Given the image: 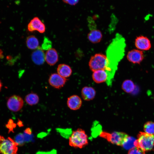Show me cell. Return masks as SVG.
Masks as SVG:
<instances>
[{
	"label": "cell",
	"instance_id": "cell-28",
	"mask_svg": "<svg viewBox=\"0 0 154 154\" xmlns=\"http://www.w3.org/2000/svg\"><path fill=\"white\" fill-rule=\"evenodd\" d=\"M65 3L71 5H75L79 2V0H62Z\"/></svg>",
	"mask_w": 154,
	"mask_h": 154
},
{
	"label": "cell",
	"instance_id": "cell-17",
	"mask_svg": "<svg viewBox=\"0 0 154 154\" xmlns=\"http://www.w3.org/2000/svg\"><path fill=\"white\" fill-rule=\"evenodd\" d=\"M57 70L58 74L65 78L69 77L72 73V70L70 67L68 65L65 64L59 65Z\"/></svg>",
	"mask_w": 154,
	"mask_h": 154
},
{
	"label": "cell",
	"instance_id": "cell-2",
	"mask_svg": "<svg viewBox=\"0 0 154 154\" xmlns=\"http://www.w3.org/2000/svg\"><path fill=\"white\" fill-rule=\"evenodd\" d=\"M135 147L145 151L152 150L154 147V135L140 131L134 143Z\"/></svg>",
	"mask_w": 154,
	"mask_h": 154
},
{
	"label": "cell",
	"instance_id": "cell-15",
	"mask_svg": "<svg viewBox=\"0 0 154 154\" xmlns=\"http://www.w3.org/2000/svg\"><path fill=\"white\" fill-rule=\"evenodd\" d=\"M93 72L92 77L93 80L95 82L100 83L106 82L107 75L105 70H99Z\"/></svg>",
	"mask_w": 154,
	"mask_h": 154
},
{
	"label": "cell",
	"instance_id": "cell-16",
	"mask_svg": "<svg viewBox=\"0 0 154 154\" xmlns=\"http://www.w3.org/2000/svg\"><path fill=\"white\" fill-rule=\"evenodd\" d=\"M96 94L95 89L91 87H85L83 88L81 91L82 98L86 101H89L93 99Z\"/></svg>",
	"mask_w": 154,
	"mask_h": 154
},
{
	"label": "cell",
	"instance_id": "cell-6",
	"mask_svg": "<svg viewBox=\"0 0 154 154\" xmlns=\"http://www.w3.org/2000/svg\"><path fill=\"white\" fill-rule=\"evenodd\" d=\"M107 58L105 55L96 54L92 56L89 61V65L92 71L99 70H105L107 64Z\"/></svg>",
	"mask_w": 154,
	"mask_h": 154
},
{
	"label": "cell",
	"instance_id": "cell-4",
	"mask_svg": "<svg viewBox=\"0 0 154 154\" xmlns=\"http://www.w3.org/2000/svg\"><path fill=\"white\" fill-rule=\"evenodd\" d=\"M100 136L112 144L122 146L129 136L123 132L115 131L110 133L104 131L100 133Z\"/></svg>",
	"mask_w": 154,
	"mask_h": 154
},
{
	"label": "cell",
	"instance_id": "cell-13",
	"mask_svg": "<svg viewBox=\"0 0 154 154\" xmlns=\"http://www.w3.org/2000/svg\"><path fill=\"white\" fill-rule=\"evenodd\" d=\"M45 60L49 65H54L58 60V55L56 50L51 48L47 51L45 56Z\"/></svg>",
	"mask_w": 154,
	"mask_h": 154
},
{
	"label": "cell",
	"instance_id": "cell-5",
	"mask_svg": "<svg viewBox=\"0 0 154 154\" xmlns=\"http://www.w3.org/2000/svg\"><path fill=\"white\" fill-rule=\"evenodd\" d=\"M18 144L10 137L5 139L3 137L0 141V153L17 154Z\"/></svg>",
	"mask_w": 154,
	"mask_h": 154
},
{
	"label": "cell",
	"instance_id": "cell-21",
	"mask_svg": "<svg viewBox=\"0 0 154 154\" xmlns=\"http://www.w3.org/2000/svg\"><path fill=\"white\" fill-rule=\"evenodd\" d=\"M135 88V85L132 81L130 80H125L122 85V89L125 92L128 93L131 92Z\"/></svg>",
	"mask_w": 154,
	"mask_h": 154
},
{
	"label": "cell",
	"instance_id": "cell-22",
	"mask_svg": "<svg viewBox=\"0 0 154 154\" xmlns=\"http://www.w3.org/2000/svg\"><path fill=\"white\" fill-rule=\"evenodd\" d=\"M136 139L133 137L129 136L122 146L125 149L130 150L135 147L134 143Z\"/></svg>",
	"mask_w": 154,
	"mask_h": 154
},
{
	"label": "cell",
	"instance_id": "cell-25",
	"mask_svg": "<svg viewBox=\"0 0 154 154\" xmlns=\"http://www.w3.org/2000/svg\"><path fill=\"white\" fill-rule=\"evenodd\" d=\"M14 141L18 145L22 146L25 143L23 133H19L15 137Z\"/></svg>",
	"mask_w": 154,
	"mask_h": 154
},
{
	"label": "cell",
	"instance_id": "cell-8",
	"mask_svg": "<svg viewBox=\"0 0 154 154\" xmlns=\"http://www.w3.org/2000/svg\"><path fill=\"white\" fill-rule=\"evenodd\" d=\"M127 60L133 64H139L144 58L143 51L138 49H133L129 51L127 55Z\"/></svg>",
	"mask_w": 154,
	"mask_h": 154
},
{
	"label": "cell",
	"instance_id": "cell-27",
	"mask_svg": "<svg viewBox=\"0 0 154 154\" xmlns=\"http://www.w3.org/2000/svg\"><path fill=\"white\" fill-rule=\"evenodd\" d=\"M128 154H145V152L141 149L135 147L129 150Z\"/></svg>",
	"mask_w": 154,
	"mask_h": 154
},
{
	"label": "cell",
	"instance_id": "cell-32",
	"mask_svg": "<svg viewBox=\"0 0 154 154\" xmlns=\"http://www.w3.org/2000/svg\"><path fill=\"white\" fill-rule=\"evenodd\" d=\"M3 137L0 135V141L1 140V139L3 138Z\"/></svg>",
	"mask_w": 154,
	"mask_h": 154
},
{
	"label": "cell",
	"instance_id": "cell-12",
	"mask_svg": "<svg viewBox=\"0 0 154 154\" xmlns=\"http://www.w3.org/2000/svg\"><path fill=\"white\" fill-rule=\"evenodd\" d=\"M45 54L42 48L38 47L32 53L31 59L33 62L38 65L42 64L45 60Z\"/></svg>",
	"mask_w": 154,
	"mask_h": 154
},
{
	"label": "cell",
	"instance_id": "cell-9",
	"mask_svg": "<svg viewBox=\"0 0 154 154\" xmlns=\"http://www.w3.org/2000/svg\"><path fill=\"white\" fill-rule=\"evenodd\" d=\"M28 31L30 32L37 31L40 33H43L45 31L44 24L38 17H35L29 23L27 26Z\"/></svg>",
	"mask_w": 154,
	"mask_h": 154
},
{
	"label": "cell",
	"instance_id": "cell-7",
	"mask_svg": "<svg viewBox=\"0 0 154 154\" xmlns=\"http://www.w3.org/2000/svg\"><path fill=\"white\" fill-rule=\"evenodd\" d=\"M24 102L22 98L19 96L14 95L9 97L7 102L8 109L13 112H17L23 106Z\"/></svg>",
	"mask_w": 154,
	"mask_h": 154
},
{
	"label": "cell",
	"instance_id": "cell-20",
	"mask_svg": "<svg viewBox=\"0 0 154 154\" xmlns=\"http://www.w3.org/2000/svg\"><path fill=\"white\" fill-rule=\"evenodd\" d=\"M25 100L27 104L31 106H33L36 105L38 103L39 98L37 94L31 93L26 96Z\"/></svg>",
	"mask_w": 154,
	"mask_h": 154
},
{
	"label": "cell",
	"instance_id": "cell-18",
	"mask_svg": "<svg viewBox=\"0 0 154 154\" xmlns=\"http://www.w3.org/2000/svg\"><path fill=\"white\" fill-rule=\"evenodd\" d=\"M101 32L96 29H93L89 33L88 35V39L91 42L96 43L99 42L102 38Z\"/></svg>",
	"mask_w": 154,
	"mask_h": 154
},
{
	"label": "cell",
	"instance_id": "cell-30",
	"mask_svg": "<svg viewBox=\"0 0 154 154\" xmlns=\"http://www.w3.org/2000/svg\"><path fill=\"white\" fill-rule=\"evenodd\" d=\"M3 52L1 49H0V60L1 58H3Z\"/></svg>",
	"mask_w": 154,
	"mask_h": 154
},
{
	"label": "cell",
	"instance_id": "cell-11",
	"mask_svg": "<svg viewBox=\"0 0 154 154\" xmlns=\"http://www.w3.org/2000/svg\"><path fill=\"white\" fill-rule=\"evenodd\" d=\"M135 44L137 49L142 51L147 50L151 47V44L149 39L143 36H139L136 37Z\"/></svg>",
	"mask_w": 154,
	"mask_h": 154
},
{
	"label": "cell",
	"instance_id": "cell-14",
	"mask_svg": "<svg viewBox=\"0 0 154 154\" xmlns=\"http://www.w3.org/2000/svg\"><path fill=\"white\" fill-rule=\"evenodd\" d=\"M82 104V100L77 95H72L68 98L67 106L72 110H76L79 109Z\"/></svg>",
	"mask_w": 154,
	"mask_h": 154
},
{
	"label": "cell",
	"instance_id": "cell-23",
	"mask_svg": "<svg viewBox=\"0 0 154 154\" xmlns=\"http://www.w3.org/2000/svg\"><path fill=\"white\" fill-rule=\"evenodd\" d=\"M143 129L145 132L154 135V122L151 121L146 122L144 125Z\"/></svg>",
	"mask_w": 154,
	"mask_h": 154
},
{
	"label": "cell",
	"instance_id": "cell-3",
	"mask_svg": "<svg viewBox=\"0 0 154 154\" xmlns=\"http://www.w3.org/2000/svg\"><path fill=\"white\" fill-rule=\"evenodd\" d=\"M88 143L87 136L85 131L81 129L73 131L69 137V144L71 147L82 148Z\"/></svg>",
	"mask_w": 154,
	"mask_h": 154
},
{
	"label": "cell",
	"instance_id": "cell-1",
	"mask_svg": "<svg viewBox=\"0 0 154 154\" xmlns=\"http://www.w3.org/2000/svg\"><path fill=\"white\" fill-rule=\"evenodd\" d=\"M125 45L124 38L118 34L108 47L107 51V64L105 70L107 75L106 82L108 86L112 85L118 62L124 55Z\"/></svg>",
	"mask_w": 154,
	"mask_h": 154
},
{
	"label": "cell",
	"instance_id": "cell-29",
	"mask_svg": "<svg viewBox=\"0 0 154 154\" xmlns=\"http://www.w3.org/2000/svg\"><path fill=\"white\" fill-rule=\"evenodd\" d=\"M36 154H56V150L54 149L48 152L39 151L37 152Z\"/></svg>",
	"mask_w": 154,
	"mask_h": 154
},
{
	"label": "cell",
	"instance_id": "cell-24",
	"mask_svg": "<svg viewBox=\"0 0 154 154\" xmlns=\"http://www.w3.org/2000/svg\"><path fill=\"white\" fill-rule=\"evenodd\" d=\"M56 130L62 136L66 138L70 137V135L72 133L71 129H70L58 128Z\"/></svg>",
	"mask_w": 154,
	"mask_h": 154
},
{
	"label": "cell",
	"instance_id": "cell-19",
	"mask_svg": "<svg viewBox=\"0 0 154 154\" xmlns=\"http://www.w3.org/2000/svg\"><path fill=\"white\" fill-rule=\"evenodd\" d=\"M26 42L27 47L30 49H35L38 48L39 42L35 36H29L27 38Z\"/></svg>",
	"mask_w": 154,
	"mask_h": 154
},
{
	"label": "cell",
	"instance_id": "cell-10",
	"mask_svg": "<svg viewBox=\"0 0 154 154\" xmlns=\"http://www.w3.org/2000/svg\"><path fill=\"white\" fill-rule=\"evenodd\" d=\"M67 80L66 78L62 77L58 73H53L50 76L48 81L51 86L59 89L64 86Z\"/></svg>",
	"mask_w": 154,
	"mask_h": 154
},
{
	"label": "cell",
	"instance_id": "cell-31",
	"mask_svg": "<svg viewBox=\"0 0 154 154\" xmlns=\"http://www.w3.org/2000/svg\"><path fill=\"white\" fill-rule=\"evenodd\" d=\"M2 86V83L1 80H0V91L1 90V88Z\"/></svg>",
	"mask_w": 154,
	"mask_h": 154
},
{
	"label": "cell",
	"instance_id": "cell-26",
	"mask_svg": "<svg viewBox=\"0 0 154 154\" xmlns=\"http://www.w3.org/2000/svg\"><path fill=\"white\" fill-rule=\"evenodd\" d=\"M52 44L51 41L47 38H44L42 45V48L43 50H48L51 48Z\"/></svg>",
	"mask_w": 154,
	"mask_h": 154
}]
</instances>
